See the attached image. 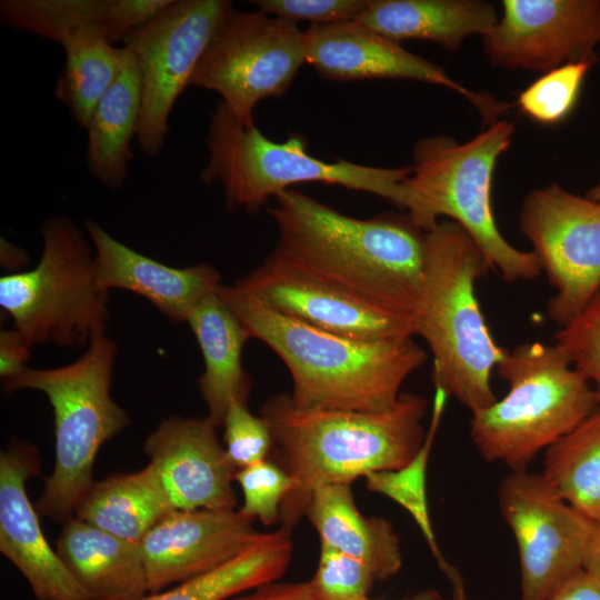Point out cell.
<instances>
[{
  "label": "cell",
  "mask_w": 600,
  "mask_h": 600,
  "mask_svg": "<svg viewBox=\"0 0 600 600\" xmlns=\"http://www.w3.org/2000/svg\"><path fill=\"white\" fill-rule=\"evenodd\" d=\"M291 554V529L282 526L263 533L251 548L221 567L134 600H228L278 580L286 572Z\"/></svg>",
  "instance_id": "obj_27"
},
{
  "label": "cell",
  "mask_w": 600,
  "mask_h": 600,
  "mask_svg": "<svg viewBox=\"0 0 600 600\" xmlns=\"http://www.w3.org/2000/svg\"><path fill=\"white\" fill-rule=\"evenodd\" d=\"M84 229L101 288L140 294L173 322H187L194 308L221 286L220 273L208 263L173 268L123 244L93 219L84 220Z\"/></svg>",
  "instance_id": "obj_20"
},
{
  "label": "cell",
  "mask_w": 600,
  "mask_h": 600,
  "mask_svg": "<svg viewBox=\"0 0 600 600\" xmlns=\"http://www.w3.org/2000/svg\"><path fill=\"white\" fill-rule=\"evenodd\" d=\"M491 269L457 222L439 221L426 233V262L414 336L432 353V381L471 412L497 401L491 373L506 349L492 338L476 296Z\"/></svg>",
  "instance_id": "obj_4"
},
{
  "label": "cell",
  "mask_w": 600,
  "mask_h": 600,
  "mask_svg": "<svg viewBox=\"0 0 600 600\" xmlns=\"http://www.w3.org/2000/svg\"><path fill=\"white\" fill-rule=\"evenodd\" d=\"M514 127L496 121L472 140L423 138L413 148V167L403 184L409 193L408 217L422 231L440 217L461 226L507 282L532 281L542 272L533 251L511 246L501 234L491 207V181L498 158L511 143Z\"/></svg>",
  "instance_id": "obj_6"
},
{
  "label": "cell",
  "mask_w": 600,
  "mask_h": 600,
  "mask_svg": "<svg viewBox=\"0 0 600 600\" xmlns=\"http://www.w3.org/2000/svg\"><path fill=\"white\" fill-rule=\"evenodd\" d=\"M276 200L268 209L279 232L274 254L414 326L427 232L408 216L359 219L293 189Z\"/></svg>",
  "instance_id": "obj_1"
},
{
  "label": "cell",
  "mask_w": 600,
  "mask_h": 600,
  "mask_svg": "<svg viewBox=\"0 0 600 600\" xmlns=\"http://www.w3.org/2000/svg\"><path fill=\"white\" fill-rule=\"evenodd\" d=\"M497 496L518 548L520 600H549L583 570L598 523L527 469L510 471Z\"/></svg>",
  "instance_id": "obj_11"
},
{
  "label": "cell",
  "mask_w": 600,
  "mask_h": 600,
  "mask_svg": "<svg viewBox=\"0 0 600 600\" xmlns=\"http://www.w3.org/2000/svg\"><path fill=\"white\" fill-rule=\"evenodd\" d=\"M374 581L362 561L321 544L319 563L309 583L320 600H363Z\"/></svg>",
  "instance_id": "obj_35"
},
{
  "label": "cell",
  "mask_w": 600,
  "mask_h": 600,
  "mask_svg": "<svg viewBox=\"0 0 600 600\" xmlns=\"http://www.w3.org/2000/svg\"><path fill=\"white\" fill-rule=\"evenodd\" d=\"M232 8L227 0H170L123 39L140 78L136 139L147 156L156 157L163 148L172 108L189 86L216 28Z\"/></svg>",
  "instance_id": "obj_12"
},
{
  "label": "cell",
  "mask_w": 600,
  "mask_h": 600,
  "mask_svg": "<svg viewBox=\"0 0 600 600\" xmlns=\"http://www.w3.org/2000/svg\"><path fill=\"white\" fill-rule=\"evenodd\" d=\"M233 286L283 316L334 334L360 340L414 336L411 321L302 272L273 252Z\"/></svg>",
  "instance_id": "obj_14"
},
{
  "label": "cell",
  "mask_w": 600,
  "mask_h": 600,
  "mask_svg": "<svg viewBox=\"0 0 600 600\" xmlns=\"http://www.w3.org/2000/svg\"><path fill=\"white\" fill-rule=\"evenodd\" d=\"M304 62L306 33L297 23L232 8L216 28L189 86L218 93L241 123L253 126L256 106L282 97Z\"/></svg>",
  "instance_id": "obj_10"
},
{
  "label": "cell",
  "mask_w": 600,
  "mask_h": 600,
  "mask_svg": "<svg viewBox=\"0 0 600 600\" xmlns=\"http://www.w3.org/2000/svg\"><path fill=\"white\" fill-rule=\"evenodd\" d=\"M434 388L431 421L420 450L401 468L371 472L364 478L368 490L388 497L412 517L439 564L446 558L438 546L430 519L427 498V466L449 396L441 387L434 386Z\"/></svg>",
  "instance_id": "obj_30"
},
{
  "label": "cell",
  "mask_w": 600,
  "mask_h": 600,
  "mask_svg": "<svg viewBox=\"0 0 600 600\" xmlns=\"http://www.w3.org/2000/svg\"><path fill=\"white\" fill-rule=\"evenodd\" d=\"M489 60L506 69L550 71L592 58L600 43V0H503L482 37Z\"/></svg>",
  "instance_id": "obj_15"
},
{
  "label": "cell",
  "mask_w": 600,
  "mask_h": 600,
  "mask_svg": "<svg viewBox=\"0 0 600 600\" xmlns=\"http://www.w3.org/2000/svg\"><path fill=\"white\" fill-rule=\"evenodd\" d=\"M498 20L494 6L478 0H371L358 19L394 42L427 40L449 51L471 34L487 36Z\"/></svg>",
  "instance_id": "obj_24"
},
{
  "label": "cell",
  "mask_w": 600,
  "mask_h": 600,
  "mask_svg": "<svg viewBox=\"0 0 600 600\" xmlns=\"http://www.w3.org/2000/svg\"><path fill=\"white\" fill-rule=\"evenodd\" d=\"M116 354L114 342L100 334L67 366L26 367L3 380L4 391L39 390L53 408L56 462L37 503L43 516L64 522L74 517L94 482L93 464L100 447L130 422L110 393Z\"/></svg>",
  "instance_id": "obj_8"
},
{
  "label": "cell",
  "mask_w": 600,
  "mask_h": 600,
  "mask_svg": "<svg viewBox=\"0 0 600 600\" xmlns=\"http://www.w3.org/2000/svg\"><path fill=\"white\" fill-rule=\"evenodd\" d=\"M206 147L208 161L200 178L207 184L221 186L228 209L253 213L291 186L310 182L370 192L404 209L409 206L403 182L411 167L322 161L307 152L301 137L271 141L254 124L241 123L221 101L210 116Z\"/></svg>",
  "instance_id": "obj_7"
},
{
  "label": "cell",
  "mask_w": 600,
  "mask_h": 600,
  "mask_svg": "<svg viewBox=\"0 0 600 600\" xmlns=\"http://www.w3.org/2000/svg\"><path fill=\"white\" fill-rule=\"evenodd\" d=\"M549 600H600V586L581 570L562 584Z\"/></svg>",
  "instance_id": "obj_40"
},
{
  "label": "cell",
  "mask_w": 600,
  "mask_h": 600,
  "mask_svg": "<svg viewBox=\"0 0 600 600\" xmlns=\"http://www.w3.org/2000/svg\"><path fill=\"white\" fill-rule=\"evenodd\" d=\"M234 510H172L139 542L149 593L202 576L262 537Z\"/></svg>",
  "instance_id": "obj_17"
},
{
  "label": "cell",
  "mask_w": 600,
  "mask_h": 600,
  "mask_svg": "<svg viewBox=\"0 0 600 600\" xmlns=\"http://www.w3.org/2000/svg\"><path fill=\"white\" fill-rule=\"evenodd\" d=\"M542 476L564 501L600 523V406L546 450Z\"/></svg>",
  "instance_id": "obj_29"
},
{
  "label": "cell",
  "mask_w": 600,
  "mask_h": 600,
  "mask_svg": "<svg viewBox=\"0 0 600 600\" xmlns=\"http://www.w3.org/2000/svg\"><path fill=\"white\" fill-rule=\"evenodd\" d=\"M208 418L170 417L144 442L174 510H234L238 469Z\"/></svg>",
  "instance_id": "obj_18"
},
{
  "label": "cell",
  "mask_w": 600,
  "mask_h": 600,
  "mask_svg": "<svg viewBox=\"0 0 600 600\" xmlns=\"http://www.w3.org/2000/svg\"><path fill=\"white\" fill-rule=\"evenodd\" d=\"M32 447L11 444L0 454V551L27 579L38 600H93L47 541L26 482L38 474Z\"/></svg>",
  "instance_id": "obj_19"
},
{
  "label": "cell",
  "mask_w": 600,
  "mask_h": 600,
  "mask_svg": "<svg viewBox=\"0 0 600 600\" xmlns=\"http://www.w3.org/2000/svg\"><path fill=\"white\" fill-rule=\"evenodd\" d=\"M520 230L556 290L547 313L561 328L600 286V202L558 184L533 190L522 201Z\"/></svg>",
  "instance_id": "obj_13"
},
{
  "label": "cell",
  "mask_w": 600,
  "mask_h": 600,
  "mask_svg": "<svg viewBox=\"0 0 600 600\" xmlns=\"http://www.w3.org/2000/svg\"><path fill=\"white\" fill-rule=\"evenodd\" d=\"M304 516L318 531L321 544L362 561L376 580H386L400 570V540L392 524L382 518L363 516L350 484L317 488Z\"/></svg>",
  "instance_id": "obj_23"
},
{
  "label": "cell",
  "mask_w": 600,
  "mask_h": 600,
  "mask_svg": "<svg viewBox=\"0 0 600 600\" xmlns=\"http://www.w3.org/2000/svg\"><path fill=\"white\" fill-rule=\"evenodd\" d=\"M26 257L27 253L21 248L1 238V262L3 266L10 268L20 267Z\"/></svg>",
  "instance_id": "obj_43"
},
{
  "label": "cell",
  "mask_w": 600,
  "mask_h": 600,
  "mask_svg": "<svg viewBox=\"0 0 600 600\" xmlns=\"http://www.w3.org/2000/svg\"><path fill=\"white\" fill-rule=\"evenodd\" d=\"M217 293L249 338L266 343L283 361L292 378L291 400L301 409H389L403 382L427 359L412 338L343 337L283 316L234 286L221 284Z\"/></svg>",
  "instance_id": "obj_3"
},
{
  "label": "cell",
  "mask_w": 600,
  "mask_h": 600,
  "mask_svg": "<svg viewBox=\"0 0 600 600\" xmlns=\"http://www.w3.org/2000/svg\"><path fill=\"white\" fill-rule=\"evenodd\" d=\"M234 480L242 490L243 503L238 511L244 518H258L266 526L280 520L281 504L293 482L278 463L266 459L239 469Z\"/></svg>",
  "instance_id": "obj_33"
},
{
  "label": "cell",
  "mask_w": 600,
  "mask_h": 600,
  "mask_svg": "<svg viewBox=\"0 0 600 600\" xmlns=\"http://www.w3.org/2000/svg\"><path fill=\"white\" fill-rule=\"evenodd\" d=\"M187 322L204 361L199 389L208 418L220 427L231 401L247 403L253 381L242 367L241 354L250 338L217 291L194 308Z\"/></svg>",
  "instance_id": "obj_22"
},
{
  "label": "cell",
  "mask_w": 600,
  "mask_h": 600,
  "mask_svg": "<svg viewBox=\"0 0 600 600\" xmlns=\"http://www.w3.org/2000/svg\"><path fill=\"white\" fill-rule=\"evenodd\" d=\"M109 1L2 0L0 19L4 26L62 44L89 28H98L106 36Z\"/></svg>",
  "instance_id": "obj_31"
},
{
  "label": "cell",
  "mask_w": 600,
  "mask_h": 600,
  "mask_svg": "<svg viewBox=\"0 0 600 600\" xmlns=\"http://www.w3.org/2000/svg\"><path fill=\"white\" fill-rule=\"evenodd\" d=\"M440 570L447 577L451 588V600H469L464 579L460 570L447 560L439 564Z\"/></svg>",
  "instance_id": "obj_41"
},
{
  "label": "cell",
  "mask_w": 600,
  "mask_h": 600,
  "mask_svg": "<svg viewBox=\"0 0 600 600\" xmlns=\"http://www.w3.org/2000/svg\"><path fill=\"white\" fill-rule=\"evenodd\" d=\"M583 570L600 586V523H598Z\"/></svg>",
  "instance_id": "obj_42"
},
{
  "label": "cell",
  "mask_w": 600,
  "mask_h": 600,
  "mask_svg": "<svg viewBox=\"0 0 600 600\" xmlns=\"http://www.w3.org/2000/svg\"><path fill=\"white\" fill-rule=\"evenodd\" d=\"M173 509L152 464L94 481L74 517L98 529L140 542Z\"/></svg>",
  "instance_id": "obj_26"
},
{
  "label": "cell",
  "mask_w": 600,
  "mask_h": 600,
  "mask_svg": "<svg viewBox=\"0 0 600 600\" xmlns=\"http://www.w3.org/2000/svg\"><path fill=\"white\" fill-rule=\"evenodd\" d=\"M427 400L402 392L382 411L301 409L290 396L268 399L260 416L268 422L278 463L293 486L280 509L282 526L292 528L313 491L326 484H350L376 471L408 463L422 447Z\"/></svg>",
  "instance_id": "obj_2"
},
{
  "label": "cell",
  "mask_w": 600,
  "mask_h": 600,
  "mask_svg": "<svg viewBox=\"0 0 600 600\" xmlns=\"http://www.w3.org/2000/svg\"><path fill=\"white\" fill-rule=\"evenodd\" d=\"M226 451L239 470L268 459L273 449V438L268 422L252 414L247 403L231 401L224 416Z\"/></svg>",
  "instance_id": "obj_36"
},
{
  "label": "cell",
  "mask_w": 600,
  "mask_h": 600,
  "mask_svg": "<svg viewBox=\"0 0 600 600\" xmlns=\"http://www.w3.org/2000/svg\"><path fill=\"white\" fill-rule=\"evenodd\" d=\"M61 47L66 62L54 96L74 122L86 129L99 100L117 79L126 49L111 44L98 28L79 31Z\"/></svg>",
  "instance_id": "obj_28"
},
{
  "label": "cell",
  "mask_w": 600,
  "mask_h": 600,
  "mask_svg": "<svg viewBox=\"0 0 600 600\" xmlns=\"http://www.w3.org/2000/svg\"><path fill=\"white\" fill-rule=\"evenodd\" d=\"M31 346L20 331L1 329L0 331V377L7 380L20 373L31 357Z\"/></svg>",
  "instance_id": "obj_38"
},
{
  "label": "cell",
  "mask_w": 600,
  "mask_h": 600,
  "mask_svg": "<svg viewBox=\"0 0 600 600\" xmlns=\"http://www.w3.org/2000/svg\"><path fill=\"white\" fill-rule=\"evenodd\" d=\"M56 551L93 600H134L149 593L138 542L72 517L64 522Z\"/></svg>",
  "instance_id": "obj_21"
},
{
  "label": "cell",
  "mask_w": 600,
  "mask_h": 600,
  "mask_svg": "<svg viewBox=\"0 0 600 600\" xmlns=\"http://www.w3.org/2000/svg\"><path fill=\"white\" fill-rule=\"evenodd\" d=\"M497 370L509 390L471 412L470 438L486 461L510 471L528 469L600 406L593 386L556 343L506 349Z\"/></svg>",
  "instance_id": "obj_5"
},
{
  "label": "cell",
  "mask_w": 600,
  "mask_h": 600,
  "mask_svg": "<svg viewBox=\"0 0 600 600\" xmlns=\"http://www.w3.org/2000/svg\"><path fill=\"white\" fill-rule=\"evenodd\" d=\"M363 600H371L366 598ZM410 600H447L436 589H427L414 594Z\"/></svg>",
  "instance_id": "obj_44"
},
{
  "label": "cell",
  "mask_w": 600,
  "mask_h": 600,
  "mask_svg": "<svg viewBox=\"0 0 600 600\" xmlns=\"http://www.w3.org/2000/svg\"><path fill=\"white\" fill-rule=\"evenodd\" d=\"M40 233L38 264L0 278V307L31 347H88L109 318L93 247L68 217L46 219Z\"/></svg>",
  "instance_id": "obj_9"
},
{
  "label": "cell",
  "mask_w": 600,
  "mask_h": 600,
  "mask_svg": "<svg viewBox=\"0 0 600 600\" xmlns=\"http://www.w3.org/2000/svg\"><path fill=\"white\" fill-rule=\"evenodd\" d=\"M572 366L593 386L600 402V286L586 307L554 334Z\"/></svg>",
  "instance_id": "obj_34"
},
{
  "label": "cell",
  "mask_w": 600,
  "mask_h": 600,
  "mask_svg": "<svg viewBox=\"0 0 600 600\" xmlns=\"http://www.w3.org/2000/svg\"><path fill=\"white\" fill-rule=\"evenodd\" d=\"M140 112L139 72L132 53L126 49L117 79L99 100L86 128L87 167L109 189H120L126 181L128 164L133 157L131 142L137 137Z\"/></svg>",
  "instance_id": "obj_25"
},
{
  "label": "cell",
  "mask_w": 600,
  "mask_h": 600,
  "mask_svg": "<svg viewBox=\"0 0 600 600\" xmlns=\"http://www.w3.org/2000/svg\"><path fill=\"white\" fill-rule=\"evenodd\" d=\"M371 0H254L260 11L297 23L310 26L358 20Z\"/></svg>",
  "instance_id": "obj_37"
},
{
  "label": "cell",
  "mask_w": 600,
  "mask_h": 600,
  "mask_svg": "<svg viewBox=\"0 0 600 600\" xmlns=\"http://www.w3.org/2000/svg\"><path fill=\"white\" fill-rule=\"evenodd\" d=\"M596 58L569 62L548 71L519 94L517 104L540 123L560 122L574 107L583 79Z\"/></svg>",
  "instance_id": "obj_32"
},
{
  "label": "cell",
  "mask_w": 600,
  "mask_h": 600,
  "mask_svg": "<svg viewBox=\"0 0 600 600\" xmlns=\"http://www.w3.org/2000/svg\"><path fill=\"white\" fill-rule=\"evenodd\" d=\"M229 600H320L313 592L309 581L297 583L268 582L248 594L236 596Z\"/></svg>",
  "instance_id": "obj_39"
},
{
  "label": "cell",
  "mask_w": 600,
  "mask_h": 600,
  "mask_svg": "<svg viewBox=\"0 0 600 600\" xmlns=\"http://www.w3.org/2000/svg\"><path fill=\"white\" fill-rule=\"evenodd\" d=\"M587 198L600 202V183H598L588 192Z\"/></svg>",
  "instance_id": "obj_45"
},
{
  "label": "cell",
  "mask_w": 600,
  "mask_h": 600,
  "mask_svg": "<svg viewBox=\"0 0 600 600\" xmlns=\"http://www.w3.org/2000/svg\"><path fill=\"white\" fill-rule=\"evenodd\" d=\"M306 33L307 62L324 79H410L446 87L467 98L492 124L509 106L451 79L439 66L404 50L358 20L310 26Z\"/></svg>",
  "instance_id": "obj_16"
}]
</instances>
